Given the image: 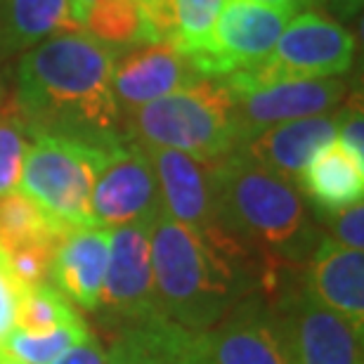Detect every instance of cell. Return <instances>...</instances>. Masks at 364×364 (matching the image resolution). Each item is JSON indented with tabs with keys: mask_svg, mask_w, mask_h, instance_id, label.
Masks as SVG:
<instances>
[{
	"mask_svg": "<svg viewBox=\"0 0 364 364\" xmlns=\"http://www.w3.org/2000/svg\"><path fill=\"white\" fill-rule=\"evenodd\" d=\"M119 53L88 33L55 36L26 50L17 69V109L31 135L74 137L97 147L123 142L114 100Z\"/></svg>",
	"mask_w": 364,
	"mask_h": 364,
	"instance_id": "obj_1",
	"label": "cell"
},
{
	"mask_svg": "<svg viewBox=\"0 0 364 364\" xmlns=\"http://www.w3.org/2000/svg\"><path fill=\"white\" fill-rule=\"evenodd\" d=\"M249 256L220 228L201 232L159 213L151 223V270L161 315L194 333L215 326L251 291Z\"/></svg>",
	"mask_w": 364,
	"mask_h": 364,
	"instance_id": "obj_2",
	"label": "cell"
},
{
	"mask_svg": "<svg viewBox=\"0 0 364 364\" xmlns=\"http://www.w3.org/2000/svg\"><path fill=\"white\" fill-rule=\"evenodd\" d=\"M210 168L218 228L256 253L267 272L312 256L319 237L296 182L249 161L237 149Z\"/></svg>",
	"mask_w": 364,
	"mask_h": 364,
	"instance_id": "obj_3",
	"label": "cell"
},
{
	"mask_svg": "<svg viewBox=\"0 0 364 364\" xmlns=\"http://www.w3.org/2000/svg\"><path fill=\"white\" fill-rule=\"evenodd\" d=\"M123 140L176 149L213 164L239 144L230 90L220 78H201L185 90L149 102L121 119Z\"/></svg>",
	"mask_w": 364,
	"mask_h": 364,
	"instance_id": "obj_4",
	"label": "cell"
},
{
	"mask_svg": "<svg viewBox=\"0 0 364 364\" xmlns=\"http://www.w3.org/2000/svg\"><path fill=\"white\" fill-rule=\"evenodd\" d=\"M19 187L48 213L69 225H95L90 199L112 147L60 135H31Z\"/></svg>",
	"mask_w": 364,
	"mask_h": 364,
	"instance_id": "obj_5",
	"label": "cell"
},
{
	"mask_svg": "<svg viewBox=\"0 0 364 364\" xmlns=\"http://www.w3.org/2000/svg\"><path fill=\"white\" fill-rule=\"evenodd\" d=\"M355 38L343 24L317 12L294 14L270 57L258 67L225 78L228 90H251L279 81L338 78L353 67Z\"/></svg>",
	"mask_w": 364,
	"mask_h": 364,
	"instance_id": "obj_6",
	"label": "cell"
},
{
	"mask_svg": "<svg viewBox=\"0 0 364 364\" xmlns=\"http://www.w3.org/2000/svg\"><path fill=\"white\" fill-rule=\"evenodd\" d=\"M294 14L296 12L282 7L228 0L208 43L187 62L201 78L220 81L237 71L258 67L270 57Z\"/></svg>",
	"mask_w": 364,
	"mask_h": 364,
	"instance_id": "obj_7",
	"label": "cell"
},
{
	"mask_svg": "<svg viewBox=\"0 0 364 364\" xmlns=\"http://www.w3.org/2000/svg\"><path fill=\"white\" fill-rule=\"evenodd\" d=\"M151 223H130L112 230L100 308L128 326L164 319L151 270Z\"/></svg>",
	"mask_w": 364,
	"mask_h": 364,
	"instance_id": "obj_8",
	"label": "cell"
},
{
	"mask_svg": "<svg viewBox=\"0 0 364 364\" xmlns=\"http://www.w3.org/2000/svg\"><path fill=\"white\" fill-rule=\"evenodd\" d=\"M92 223L102 228L154 220L161 213L159 182L140 144L123 140L107 154L90 199Z\"/></svg>",
	"mask_w": 364,
	"mask_h": 364,
	"instance_id": "obj_9",
	"label": "cell"
},
{
	"mask_svg": "<svg viewBox=\"0 0 364 364\" xmlns=\"http://www.w3.org/2000/svg\"><path fill=\"white\" fill-rule=\"evenodd\" d=\"M230 97L239 144H242L249 137L279 123L336 112L346 100V81L341 78L279 81L251 90H230Z\"/></svg>",
	"mask_w": 364,
	"mask_h": 364,
	"instance_id": "obj_10",
	"label": "cell"
},
{
	"mask_svg": "<svg viewBox=\"0 0 364 364\" xmlns=\"http://www.w3.org/2000/svg\"><path fill=\"white\" fill-rule=\"evenodd\" d=\"M199 336L206 364H291L284 324L260 301L239 303Z\"/></svg>",
	"mask_w": 364,
	"mask_h": 364,
	"instance_id": "obj_11",
	"label": "cell"
},
{
	"mask_svg": "<svg viewBox=\"0 0 364 364\" xmlns=\"http://www.w3.org/2000/svg\"><path fill=\"white\" fill-rule=\"evenodd\" d=\"M196 81H201V76L176 48L168 43H151L133 48L123 60H116L112 88L123 119L135 109L185 90Z\"/></svg>",
	"mask_w": 364,
	"mask_h": 364,
	"instance_id": "obj_12",
	"label": "cell"
},
{
	"mask_svg": "<svg viewBox=\"0 0 364 364\" xmlns=\"http://www.w3.org/2000/svg\"><path fill=\"white\" fill-rule=\"evenodd\" d=\"M282 324L291 364H362V333L305 291L289 301Z\"/></svg>",
	"mask_w": 364,
	"mask_h": 364,
	"instance_id": "obj_13",
	"label": "cell"
},
{
	"mask_svg": "<svg viewBox=\"0 0 364 364\" xmlns=\"http://www.w3.org/2000/svg\"><path fill=\"white\" fill-rule=\"evenodd\" d=\"M142 149L147 151L159 182L161 213L168 215L171 220L201 232L218 228L210 164L196 161V159L176 149Z\"/></svg>",
	"mask_w": 364,
	"mask_h": 364,
	"instance_id": "obj_14",
	"label": "cell"
},
{
	"mask_svg": "<svg viewBox=\"0 0 364 364\" xmlns=\"http://www.w3.org/2000/svg\"><path fill=\"white\" fill-rule=\"evenodd\" d=\"M341 121H343V109L301 121L279 123V126H272L244 140L237 151L277 176L298 182L312 156L326 144L336 142Z\"/></svg>",
	"mask_w": 364,
	"mask_h": 364,
	"instance_id": "obj_15",
	"label": "cell"
},
{
	"mask_svg": "<svg viewBox=\"0 0 364 364\" xmlns=\"http://www.w3.org/2000/svg\"><path fill=\"white\" fill-rule=\"evenodd\" d=\"M305 294L333 315L343 317L355 331L364 329V253L346 249L322 237L308 258Z\"/></svg>",
	"mask_w": 364,
	"mask_h": 364,
	"instance_id": "obj_16",
	"label": "cell"
},
{
	"mask_svg": "<svg viewBox=\"0 0 364 364\" xmlns=\"http://www.w3.org/2000/svg\"><path fill=\"white\" fill-rule=\"evenodd\" d=\"M112 249V230L102 225H74L55 249L53 287L83 310H100L102 287Z\"/></svg>",
	"mask_w": 364,
	"mask_h": 364,
	"instance_id": "obj_17",
	"label": "cell"
},
{
	"mask_svg": "<svg viewBox=\"0 0 364 364\" xmlns=\"http://www.w3.org/2000/svg\"><path fill=\"white\" fill-rule=\"evenodd\" d=\"M201 336L171 319L126 326L107 353V364H201Z\"/></svg>",
	"mask_w": 364,
	"mask_h": 364,
	"instance_id": "obj_18",
	"label": "cell"
},
{
	"mask_svg": "<svg viewBox=\"0 0 364 364\" xmlns=\"http://www.w3.org/2000/svg\"><path fill=\"white\" fill-rule=\"evenodd\" d=\"M81 31L69 0H0V55L31 50L55 36Z\"/></svg>",
	"mask_w": 364,
	"mask_h": 364,
	"instance_id": "obj_19",
	"label": "cell"
},
{
	"mask_svg": "<svg viewBox=\"0 0 364 364\" xmlns=\"http://www.w3.org/2000/svg\"><path fill=\"white\" fill-rule=\"evenodd\" d=\"M303 192L319 213H338L364 196V166L355 164L338 142L319 149L301 173Z\"/></svg>",
	"mask_w": 364,
	"mask_h": 364,
	"instance_id": "obj_20",
	"label": "cell"
},
{
	"mask_svg": "<svg viewBox=\"0 0 364 364\" xmlns=\"http://www.w3.org/2000/svg\"><path fill=\"white\" fill-rule=\"evenodd\" d=\"M78 28L116 53L156 43L154 28L137 0H97L83 14Z\"/></svg>",
	"mask_w": 364,
	"mask_h": 364,
	"instance_id": "obj_21",
	"label": "cell"
},
{
	"mask_svg": "<svg viewBox=\"0 0 364 364\" xmlns=\"http://www.w3.org/2000/svg\"><path fill=\"white\" fill-rule=\"evenodd\" d=\"M74 225L48 213L24 192L0 196V251L10 253L36 242L60 244Z\"/></svg>",
	"mask_w": 364,
	"mask_h": 364,
	"instance_id": "obj_22",
	"label": "cell"
},
{
	"mask_svg": "<svg viewBox=\"0 0 364 364\" xmlns=\"http://www.w3.org/2000/svg\"><path fill=\"white\" fill-rule=\"evenodd\" d=\"M90 333L92 331L88 329V324L83 319L74 324H62L46 333L12 329L7 333V338L0 343V350L10 355L19 364H53L64 353H69L71 348L81 343L85 336H90Z\"/></svg>",
	"mask_w": 364,
	"mask_h": 364,
	"instance_id": "obj_23",
	"label": "cell"
},
{
	"mask_svg": "<svg viewBox=\"0 0 364 364\" xmlns=\"http://www.w3.org/2000/svg\"><path fill=\"white\" fill-rule=\"evenodd\" d=\"M81 322V315L76 312L69 298L55 289L50 282L31 284L21 291V301L17 310V326L31 333H46L53 331L62 324Z\"/></svg>",
	"mask_w": 364,
	"mask_h": 364,
	"instance_id": "obj_24",
	"label": "cell"
},
{
	"mask_svg": "<svg viewBox=\"0 0 364 364\" xmlns=\"http://www.w3.org/2000/svg\"><path fill=\"white\" fill-rule=\"evenodd\" d=\"M228 0H171L173 41L171 46L189 60L206 46Z\"/></svg>",
	"mask_w": 364,
	"mask_h": 364,
	"instance_id": "obj_25",
	"label": "cell"
},
{
	"mask_svg": "<svg viewBox=\"0 0 364 364\" xmlns=\"http://www.w3.org/2000/svg\"><path fill=\"white\" fill-rule=\"evenodd\" d=\"M28 128L17 105L0 109V196L17 192L24 156L28 147Z\"/></svg>",
	"mask_w": 364,
	"mask_h": 364,
	"instance_id": "obj_26",
	"label": "cell"
},
{
	"mask_svg": "<svg viewBox=\"0 0 364 364\" xmlns=\"http://www.w3.org/2000/svg\"><path fill=\"white\" fill-rule=\"evenodd\" d=\"M55 249H57V244L53 242H36V244L19 246V249L5 253V258H7V263H10L12 272L17 274V279L24 284V287H31V284H41L50 277Z\"/></svg>",
	"mask_w": 364,
	"mask_h": 364,
	"instance_id": "obj_27",
	"label": "cell"
},
{
	"mask_svg": "<svg viewBox=\"0 0 364 364\" xmlns=\"http://www.w3.org/2000/svg\"><path fill=\"white\" fill-rule=\"evenodd\" d=\"M21 291H24V284L17 279V274L12 272L10 263H7L5 253L0 251V343L17 326Z\"/></svg>",
	"mask_w": 364,
	"mask_h": 364,
	"instance_id": "obj_28",
	"label": "cell"
},
{
	"mask_svg": "<svg viewBox=\"0 0 364 364\" xmlns=\"http://www.w3.org/2000/svg\"><path fill=\"white\" fill-rule=\"evenodd\" d=\"M329 232H331L329 235L331 242L346 246V249L362 251V246H364V206H362V201L338 210V213H333Z\"/></svg>",
	"mask_w": 364,
	"mask_h": 364,
	"instance_id": "obj_29",
	"label": "cell"
},
{
	"mask_svg": "<svg viewBox=\"0 0 364 364\" xmlns=\"http://www.w3.org/2000/svg\"><path fill=\"white\" fill-rule=\"evenodd\" d=\"M336 142L355 164L364 166V119H362L360 107L355 109L350 105L343 109V121H341V126H338Z\"/></svg>",
	"mask_w": 364,
	"mask_h": 364,
	"instance_id": "obj_30",
	"label": "cell"
},
{
	"mask_svg": "<svg viewBox=\"0 0 364 364\" xmlns=\"http://www.w3.org/2000/svg\"><path fill=\"white\" fill-rule=\"evenodd\" d=\"M53 364H107V353L97 336H85L81 343L71 348L69 353H64L60 360Z\"/></svg>",
	"mask_w": 364,
	"mask_h": 364,
	"instance_id": "obj_31",
	"label": "cell"
},
{
	"mask_svg": "<svg viewBox=\"0 0 364 364\" xmlns=\"http://www.w3.org/2000/svg\"><path fill=\"white\" fill-rule=\"evenodd\" d=\"M364 0H326L329 10L336 14L338 19H355L362 10Z\"/></svg>",
	"mask_w": 364,
	"mask_h": 364,
	"instance_id": "obj_32",
	"label": "cell"
},
{
	"mask_svg": "<svg viewBox=\"0 0 364 364\" xmlns=\"http://www.w3.org/2000/svg\"><path fill=\"white\" fill-rule=\"evenodd\" d=\"M246 3H258V5H267V7H282V10H291L298 12V7H303L308 0H246Z\"/></svg>",
	"mask_w": 364,
	"mask_h": 364,
	"instance_id": "obj_33",
	"label": "cell"
},
{
	"mask_svg": "<svg viewBox=\"0 0 364 364\" xmlns=\"http://www.w3.org/2000/svg\"><path fill=\"white\" fill-rule=\"evenodd\" d=\"M0 364H19V362H14L10 355H5L3 350H0Z\"/></svg>",
	"mask_w": 364,
	"mask_h": 364,
	"instance_id": "obj_34",
	"label": "cell"
},
{
	"mask_svg": "<svg viewBox=\"0 0 364 364\" xmlns=\"http://www.w3.org/2000/svg\"><path fill=\"white\" fill-rule=\"evenodd\" d=\"M201 364H206V362H201Z\"/></svg>",
	"mask_w": 364,
	"mask_h": 364,
	"instance_id": "obj_35",
	"label": "cell"
}]
</instances>
